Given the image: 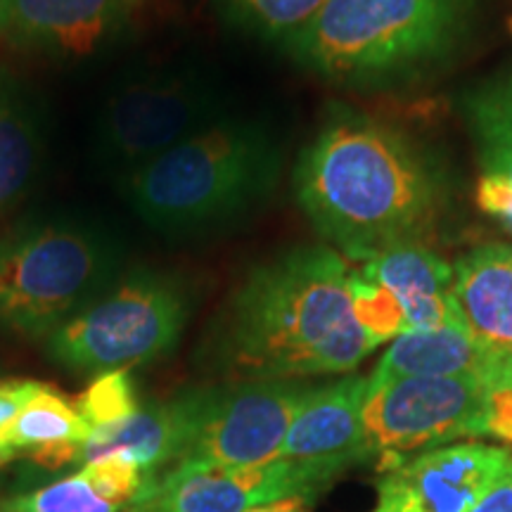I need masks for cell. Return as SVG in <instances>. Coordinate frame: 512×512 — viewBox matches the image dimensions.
Returning a JSON list of instances; mask_svg holds the SVG:
<instances>
[{"label": "cell", "mask_w": 512, "mask_h": 512, "mask_svg": "<svg viewBox=\"0 0 512 512\" xmlns=\"http://www.w3.org/2000/svg\"><path fill=\"white\" fill-rule=\"evenodd\" d=\"M294 192L316 233L344 259L422 242L444 204L439 166L411 136L342 107L294 166Z\"/></svg>", "instance_id": "6da1fadb"}, {"label": "cell", "mask_w": 512, "mask_h": 512, "mask_svg": "<svg viewBox=\"0 0 512 512\" xmlns=\"http://www.w3.org/2000/svg\"><path fill=\"white\" fill-rule=\"evenodd\" d=\"M351 268L328 245L256 266L219 316L209 358L228 382L304 380L361 366L377 344L356 320Z\"/></svg>", "instance_id": "7a4b0ae2"}, {"label": "cell", "mask_w": 512, "mask_h": 512, "mask_svg": "<svg viewBox=\"0 0 512 512\" xmlns=\"http://www.w3.org/2000/svg\"><path fill=\"white\" fill-rule=\"evenodd\" d=\"M280 166L283 152L266 126L226 114L121 183L147 226L164 235H195L264 202Z\"/></svg>", "instance_id": "3957f363"}, {"label": "cell", "mask_w": 512, "mask_h": 512, "mask_svg": "<svg viewBox=\"0 0 512 512\" xmlns=\"http://www.w3.org/2000/svg\"><path fill=\"white\" fill-rule=\"evenodd\" d=\"M467 0H328L285 50L347 86H380L437 62L456 43Z\"/></svg>", "instance_id": "277c9868"}, {"label": "cell", "mask_w": 512, "mask_h": 512, "mask_svg": "<svg viewBox=\"0 0 512 512\" xmlns=\"http://www.w3.org/2000/svg\"><path fill=\"white\" fill-rule=\"evenodd\" d=\"M110 271L93 233L72 223H29L0 238V330L48 339L83 306Z\"/></svg>", "instance_id": "5b68a950"}, {"label": "cell", "mask_w": 512, "mask_h": 512, "mask_svg": "<svg viewBox=\"0 0 512 512\" xmlns=\"http://www.w3.org/2000/svg\"><path fill=\"white\" fill-rule=\"evenodd\" d=\"M188 316V294L178 280L136 271L57 328L46 339V354L74 373L143 366L176 349Z\"/></svg>", "instance_id": "8992f818"}, {"label": "cell", "mask_w": 512, "mask_h": 512, "mask_svg": "<svg viewBox=\"0 0 512 512\" xmlns=\"http://www.w3.org/2000/svg\"><path fill=\"white\" fill-rule=\"evenodd\" d=\"M309 392L311 387L302 380L223 382L188 389L183 392V446L159 479L273 463Z\"/></svg>", "instance_id": "52a82bcc"}, {"label": "cell", "mask_w": 512, "mask_h": 512, "mask_svg": "<svg viewBox=\"0 0 512 512\" xmlns=\"http://www.w3.org/2000/svg\"><path fill=\"white\" fill-rule=\"evenodd\" d=\"M226 117L221 95L200 74L150 72L110 93L98 119V157L121 181Z\"/></svg>", "instance_id": "ba28073f"}, {"label": "cell", "mask_w": 512, "mask_h": 512, "mask_svg": "<svg viewBox=\"0 0 512 512\" xmlns=\"http://www.w3.org/2000/svg\"><path fill=\"white\" fill-rule=\"evenodd\" d=\"M491 387L479 377H403L368 387L363 422L373 458L389 472L460 439L489 437Z\"/></svg>", "instance_id": "9c48e42d"}, {"label": "cell", "mask_w": 512, "mask_h": 512, "mask_svg": "<svg viewBox=\"0 0 512 512\" xmlns=\"http://www.w3.org/2000/svg\"><path fill=\"white\" fill-rule=\"evenodd\" d=\"M351 465L356 463L349 458H278L254 467L190 472L159 479L155 491L126 512H247L283 498L316 501Z\"/></svg>", "instance_id": "30bf717a"}, {"label": "cell", "mask_w": 512, "mask_h": 512, "mask_svg": "<svg viewBox=\"0 0 512 512\" xmlns=\"http://www.w3.org/2000/svg\"><path fill=\"white\" fill-rule=\"evenodd\" d=\"M510 460L505 448L479 441L420 453L384 472L370 512H472Z\"/></svg>", "instance_id": "8fae6325"}, {"label": "cell", "mask_w": 512, "mask_h": 512, "mask_svg": "<svg viewBox=\"0 0 512 512\" xmlns=\"http://www.w3.org/2000/svg\"><path fill=\"white\" fill-rule=\"evenodd\" d=\"M143 0H0V41L50 57H81L119 36Z\"/></svg>", "instance_id": "7c38bea8"}, {"label": "cell", "mask_w": 512, "mask_h": 512, "mask_svg": "<svg viewBox=\"0 0 512 512\" xmlns=\"http://www.w3.org/2000/svg\"><path fill=\"white\" fill-rule=\"evenodd\" d=\"M451 320L498 361L512 356V245H484L453 264Z\"/></svg>", "instance_id": "4fadbf2b"}, {"label": "cell", "mask_w": 512, "mask_h": 512, "mask_svg": "<svg viewBox=\"0 0 512 512\" xmlns=\"http://www.w3.org/2000/svg\"><path fill=\"white\" fill-rule=\"evenodd\" d=\"M366 392L368 377L358 375L311 387L294 415L280 458H349L354 463L373 458L363 422Z\"/></svg>", "instance_id": "5bb4252c"}, {"label": "cell", "mask_w": 512, "mask_h": 512, "mask_svg": "<svg viewBox=\"0 0 512 512\" xmlns=\"http://www.w3.org/2000/svg\"><path fill=\"white\" fill-rule=\"evenodd\" d=\"M465 114L479 162V209L512 230V81L472 91Z\"/></svg>", "instance_id": "9a60e30c"}, {"label": "cell", "mask_w": 512, "mask_h": 512, "mask_svg": "<svg viewBox=\"0 0 512 512\" xmlns=\"http://www.w3.org/2000/svg\"><path fill=\"white\" fill-rule=\"evenodd\" d=\"M363 271L387 287L401 304L408 332L453 323L448 309L453 266L422 242H406L384 249L366 261Z\"/></svg>", "instance_id": "2e32d148"}, {"label": "cell", "mask_w": 512, "mask_h": 512, "mask_svg": "<svg viewBox=\"0 0 512 512\" xmlns=\"http://www.w3.org/2000/svg\"><path fill=\"white\" fill-rule=\"evenodd\" d=\"M501 361L479 347L458 323L432 330H415L396 337L368 377V387L403 380V377H479L494 380Z\"/></svg>", "instance_id": "e0dca14e"}, {"label": "cell", "mask_w": 512, "mask_h": 512, "mask_svg": "<svg viewBox=\"0 0 512 512\" xmlns=\"http://www.w3.org/2000/svg\"><path fill=\"white\" fill-rule=\"evenodd\" d=\"M185 437L183 394L140 406L131 418L107 430H95L83 441L79 465L98 460H128L143 470L162 472L174 465Z\"/></svg>", "instance_id": "ac0fdd59"}, {"label": "cell", "mask_w": 512, "mask_h": 512, "mask_svg": "<svg viewBox=\"0 0 512 512\" xmlns=\"http://www.w3.org/2000/svg\"><path fill=\"white\" fill-rule=\"evenodd\" d=\"M41 162V128L22 83L0 67V211L34 181Z\"/></svg>", "instance_id": "d6986e66"}, {"label": "cell", "mask_w": 512, "mask_h": 512, "mask_svg": "<svg viewBox=\"0 0 512 512\" xmlns=\"http://www.w3.org/2000/svg\"><path fill=\"white\" fill-rule=\"evenodd\" d=\"M91 430L76 411L74 401L50 384L38 387V392L24 403L17 418L3 432V444L17 456H27L36 448L55 444H83Z\"/></svg>", "instance_id": "ffe728a7"}, {"label": "cell", "mask_w": 512, "mask_h": 512, "mask_svg": "<svg viewBox=\"0 0 512 512\" xmlns=\"http://www.w3.org/2000/svg\"><path fill=\"white\" fill-rule=\"evenodd\" d=\"M235 27L287 48L328 0H216Z\"/></svg>", "instance_id": "44dd1931"}, {"label": "cell", "mask_w": 512, "mask_h": 512, "mask_svg": "<svg viewBox=\"0 0 512 512\" xmlns=\"http://www.w3.org/2000/svg\"><path fill=\"white\" fill-rule=\"evenodd\" d=\"M0 512H126V508L102 494L81 467L74 475L57 479L31 494L5 498L0 501Z\"/></svg>", "instance_id": "7402d4cb"}, {"label": "cell", "mask_w": 512, "mask_h": 512, "mask_svg": "<svg viewBox=\"0 0 512 512\" xmlns=\"http://www.w3.org/2000/svg\"><path fill=\"white\" fill-rule=\"evenodd\" d=\"M349 294L356 320L377 347L389 342V339L394 342L396 337L406 335L408 325L401 304L396 302L387 287H382L375 278H370L363 268L361 271H351Z\"/></svg>", "instance_id": "603a6c76"}, {"label": "cell", "mask_w": 512, "mask_h": 512, "mask_svg": "<svg viewBox=\"0 0 512 512\" xmlns=\"http://www.w3.org/2000/svg\"><path fill=\"white\" fill-rule=\"evenodd\" d=\"M74 406L88 425V430L95 432L131 418L140 408V403L128 370H110V373H100L95 377L86 387V392L74 401Z\"/></svg>", "instance_id": "cb8c5ba5"}, {"label": "cell", "mask_w": 512, "mask_h": 512, "mask_svg": "<svg viewBox=\"0 0 512 512\" xmlns=\"http://www.w3.org/2000/svg\"><path fill=\"white\" fill-rule=\"evenodd\" d=\"M41 382L36 380H0V467L8 465L10 460L19 458L15 451H10L3 444V432L8 430V425L17 418V413L22 411L24 403L38 392Z\"/></svg>", "instance_id": "d4e9b609"}, {"label": "cell", "mask_w": 512, "mask_h": 512, "mask_svg": "<svg viewBox=\"0 0 512 512\" xmlns=\"http://www.w3.org/2000/svg\"><path fill=\"white\" fill-rule=\"evenodd\" d=\"M472 512H512V460Z\"/></svg>", "instance_id": "484cf974"}, {"label": "cell", "mask_w": 512, "mask_h": 512, "mask_svg": "<svg viewBox=\"0 0 512 512\" xmlns=\"http://www.w3.org/2000/svg\"><path fill=\"white\" fill-rule=\"evenodd\" d=\"M311 503L313 498L297 496V498H283V501H275L268 505H259V508H252L247 512H311L309 510Z\"/></svg>", "instance_id": "4316f807"}, {"label": "cell", "mask_w": 512, "mask_h": 512, "mask_svg": "<svg viewBox=\"0 0 512 512\" xmlns=\"http://www.w3.org/2000/svg\"><path fill=\"white\" fill-rule=\"evenodd\" d=\"M489 387L491 389H512V356L501 361V366H498L494 380H491Z\"/></svg>", "instance_id": "83f0119b"}, {"label": "cell", "mask_w": 512, "mask_h": 512, "mask_svg": "<svg viewBox=\"0 0 512 512\" xmlns=\"http://www.w3.org/2000/svg\"><path fill=\"white\" fill-rule=\"evenodd\" d=\"M508 29H510V34H512V17L508 19Z\"/></svg>", "instance_id": "f1b7e54d"}]
</instances>
